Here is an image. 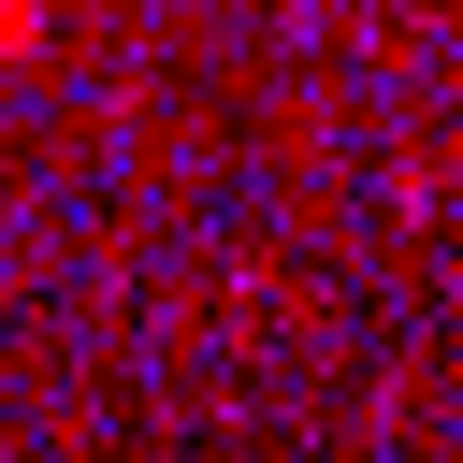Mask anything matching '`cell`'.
Instances as JSON below:
<instances>
[{"instance_id": "cell-1", "label": "cell", "mask_w": 463, "mask_h": 463, "mask_svg": "<svg viewBox=\"0 0 463 463\" xmlns=\"http://www.w3.org/2000/svg\"><path fill=\"white\" fill-rule=\"evenodd\" d=\"M29 29H43V0H0V43H29Z\"/></svg>"}]
</instances>
